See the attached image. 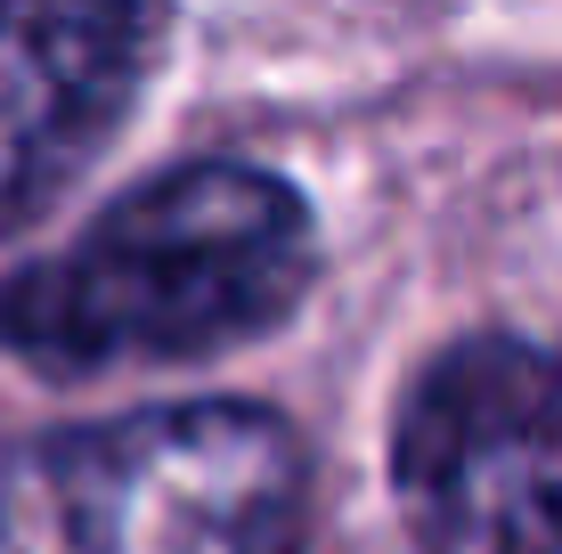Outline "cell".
Returning <instances> with one entry per match:
<instances>
[{"instance_id":"obj_4","label":"cell","mask_w":562,"mask_h":554,"mask_svg":"<svg viewBox=\"0 0 562 554\" xmlns=\"http://www.w3.org/2000/svg\"><path fill=\"white\" fill-rule=\"evenodd\" d=\"M155 42L139 9H0V221L49 196L131 106Z\"/></svg>"},{"instance_id":"obj_1","label":"cell","mask_w":562,"mask_h":554,"mask_svg":"<svg viewBox=\"0 0 562 554\" xmlns=\"http://www.w3.org/2000/svg\"><path fill=\"white\" fill-rule=\"evenodd\" d=\"M310 204L254 163H180L0 285V342L49 375L164 368L269 335L310 294Z\"/></svg>"},{"instance_id":"obj_3","label":"cell","mask_w":562,"mask_h":554,"mask_svg":"<svg viewBox=\"0 0 562 554\" xmlns=\"http://www.w3.org/2000/svg\"><path fill=\"white\" fill-rule=\"evenodd\" d=\"M392 489L424 554H562V359L449 342L400 399Z\"/></svg>"},{"instance_id":"obj_2","label":"cell","mask_w":562,"mask_h":554,"mask_svg":"<svg viewBox=\"0 0 562 554\" xmlns=\"http://www.w3.org/2000/svg\"><path fill=\"white\" fill-rule=\"evenodd\" d=\"M310 456L245 399L33 432L0 465V554H294Z\"/></svg>"}]
</instances>
